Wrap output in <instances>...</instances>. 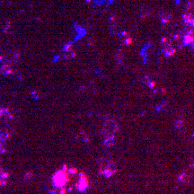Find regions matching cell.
<instances>
[{
	"label": "cell",
	"mask_w": 194,
	"mask_h": 194,
	"mask_svg": "<svg viewBox=\"0 0 194 194\" xmlns=\"http://www.w3.org/2000/svg\"><path fill=\"white\" fill-rule=\"evenodd\" d=\"M118 130H119L118 124L113 120L109 119L104 122V123L102 124V136L104 145H106L107 147L113 146Z\"/></svg>",
	"instance_id": "1"
},
{
	"label": "cell",
	"mask_w": 194,
	"mask_h": 194,
	"mask_svg": "<svg viewBox=\"0 0 194 194\" xmlns=\"http://www.w3.org/2000/svg\"><path fill=\"white\" fill-rule=\"evenodd\" d=\"M99 170L102 175L110 177L116 173V165L113 163V160L109 158H102L100 161Z\"/></svg>",
	"instance_id": "2"
},
{
	"label": "cell",
	"mask_w": 194,
	"mask_h": 194,
	"mask_svg": "<svg viewBox=\"0 0 194 194\" xmlns=\"http://www.w3.org/2000/svg\"><path fill=\"white\" fill-rule=\"evenodd\" d=\"M53 184L56 187H63L65 184H67V182L68 181V174L66 171V168L64 170L58 171L56 174L53 175L52 178Z\"/></svg>",
	"instance_id": "3"
},
{
	"label": "cell",
	"mask_w": 194,
	"mask_h": 194,
	"mask_svg": "<svg viewBox=\"0 0 194 194\" xmlns=\"http://www.w3.org/2000/svg\"><path fill=\"white\" fill-rule=\"evenodd\" d=\"M19 57H20V55H19V53L17 51H8L4 56L0 57V60L3 63H6V64L12 65V64L15 63L18 60Z\"/></svg>",
	"instance_id": "4"
},
{
	"label": "cell",
	"mask_w": 194,
	"mask_h": 194,
	"mask_svg": "<svg viewBox=\"0 0 194 194\" xmlns=\"http://www.w3.org/2000/svg\"><path fill=\"white\" fill-rule=\"evenodd\" d=\"M0 72L1 74L5 75V76H9L11 74H13V68H12V65L6 64V63H3L0 67Z\"/></svg>",
	"instance_id": "5"
},
{
	"label": "cell",
	"mask_w": 194,
	"mask_h": 194,
	"mask_svg": "<svg viewBox=\"0 0 194 194\" xmlns=\"http://www.w3.org/2000/svg\"><path fill=\"white\" fill-rule=\"evenodd\" d=\"M87 179H86V177H85V175L84 174H82L80 175V178H79V182H78V184H77V188L79 189V190H85V188H86V186H87Z\"/></svg>",
	"instance_id": "6"
}]
</instances>
